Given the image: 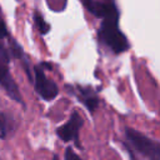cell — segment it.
Returning a JSON list of instances; mask_svg holds the SVG:
<instances>
[{"label":"cell","mask_w":160,"mask_h":160,"mask_svg":"<svg viewBox=\"0 0 160 160\" xmlns=\"http://www.w3.org/2000/svg\"><path fill=\"white\" fill-rule=\"evenodd\" d=\"M8 35H9V32H8V29L5 26V22L0 19V40L4 39V38H6Z\"/></svg>","instance_id":"cell-11"},{"label":"cell","mask_w":160,"mask_h":160,"mask_svg":"<svg viewBox=\"0 0 160 160\" xmlns=\"http://www.w3.org/2000/svg\"><path fill=\"white\" fill-rule=\"evenodd\" d=\"M64 158H65V160H81V159L78 156V154L72 150V148H70V146H69V148H66Z\"/></svg>","instance_id":"cell-10"},{"label":"cell","mask_w":160,"mask_h":160,"mask_svg":"<svg viewBox=\"0 0 160 160\" xmlns=\"http://www.w3.org/2000/svg\"><path fill=\"white\" fill-rule=\"evenodd\" d=\"M9 61H10L9 52L5 49V46L0 44V86L6 91V94L12 100H15L20 104H24L22 99H21V94L18 89V85L10 75Z\"/></svg>","instance_id":"cell-3"},{"label":"cell","mask_w":160,"mask_h":160,"mask_svg":"<svg viewBox=\"0 0 160 160\" xmlns=\"http://www.w3.org/2000/svg\"><path fill=\"white\" fill-rule=\"evenodd\" d=\"M9 134V119L0 111V139H5Z\"/></svg>","instance_id":"cell-9"},{"label":"cell","mask_w":160,"mask_h":160,"mask_svg":"<svg viewBox=\"0 0 160 160\" xmlns=\"http://www.w3.org/2000/svg\"><path fill=\"white\" fill-rule=\"evenodd\" d=\"M0 160H1V159H0Z\"/></svg>","instance_id":"cell-13"},{"label":"cell","mask_w":160,"mask_h":160,"mask_svg":"<svg viewBox=\"0 0 160 160\" xmlns=\"http://www.w3.org/2000/svg\"><path fill=\"white\" fill-rule=\"evenodd\" d=\"M125 138L134 152H138L148 160H160V145L158 141L131 128L125 129Z\"/></svg>","instance_id":"cell-2"},{"label":"cell","mask_w":160,"mask_h":160,"mask_svg":"<svg viewBox=\"0 0 160 160\" xmlns=\"http://www.w3.org/2000/svg\"><path fill=\"white\" fill-rule=\"evenodd\" d=\"M44 66L45 64H38L34 66V76L31 78V81L34 82V88L38 95L41 99L50 101L56 98V95L59 94V89L51 79L46 78L44 72Z\"/></svg>","instance_id":"cell-4"},{"label":"cell","mask_w":160,"mask_h":160,"mask_svg":"<svg viewBox=\"0 0 160 160\" xmlns=\"http://www.w3.org/2000/svg\"><path fill=\"white\" fill-rule=\"evenodd\" d=\"M81 2L88 11H90L94 16L99 19L104 18L108 14V11L114 6L112 2H101L98 0H81Z\"/></svg>","instance_id":"cell-7"},{"label":"cell","mask_w":160,"mask_h":160,"mask_svg":"<svg viewBox=\"0 0 160 160\" xmlns=\"http://www.w3.org/2000/svg\"><path fill=\"white\" fill-rule=\"evenodd\" d=\"M51 160H59V156H58V155H54V156H52V159H51Z\"/></svg>","instance_id":"cell-12"},{"label":"cell","mask_w":160,"mask_h":160,"mask_svg":"<svg viewBox=\"0 0 160 160\" xmlns=\"http://www.w3.org/2000/svg\"><path fill=\"white\" fill-rule=\"evenodd\" d=\"M82 124H84L82 118H81L76 111H74L72 115L70 116V119L68 120V122L56 130V135H58L59 139H61L64 142L74 141L75 145H76L78 148H80L79 131H80Z\"/></svg>","instance_id":"cell-5"},{"label":"cell","mask_w":160,"mask_h":160,"mask_svg":"<svg viewBox=\"0 0 160 160\" xmlns=\"http://www.w3.org/2000/svg\"><path fill=\"white\" fill-rule=\"evenodd\" d=\"M76 96L79 100H81V102L86 106V109L90 112H94L98 106H99V98L96 96V94L92 91L91 88L86 86H76Z\"/></svg>","instance_id":"cell-6"},{"label":"cell","mask_w":160,"mask_h":160,"mask_svg":"<svg viewBox=\"0 0 160 160\" xmlns=\"http://www.w3.org/2000/svg\"><path fill=\"white\" fill-rule=\"evenodd\" d=\"M99 39L115 54H121L130 48L126 36L119 29V10L115 5L101 18Z\"/></svg>","instance_id":"cell-1"},{"label":"cell","mask_w":160,"mask_h":160,"mask_svg":"<svg viewBox=\"0 0 160 160\" xmlns=\"http://www.w3.org/2000/svg\"><path fill=\"white\" fill-rule=\"evenodd\" d=\"M34 20H35V24H36V26H38V29H39V31H40L41 35H45L46 32H49V30H50V25L44 20V18H42L41 14L35 12V15H34Z\"/></svg>","instance_id":"cell-8"}]
</instances>
